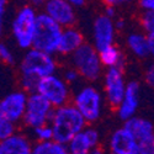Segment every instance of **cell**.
I'll list each match as a JSON object with an SVG mask.
<instances>
[{
    "instance_id": "6da1fadb",
    "label": "cell",
    "mask_w": 154,
    "mask_h": 154,
    "mask_svg": "<svg viewBox=\"0 0 154 154\" xmlns=\"http://www.w3.org/2000/svg\"><path fill=\"white\" fill-rule=\"evenodd\" d=\"M49 123L53 128L54 139L66 144L88 126L86 120L73 102L56 107Z\"/></svg>"
},
{
    "instance_id": "7a4b0ae2",
    "label": "cell",
    "mask_w": 154,
    "mask_h": 154,
    "mask_svg": "<svg viewBox=\"0 0 154 154\" xmlns=\"http://www.w3.org/2000/svg\"><path fill=\"white\" fill-rule=\"evenodd\" d=\"M73 104L76 106L88 123L96 122L102 115L105 95L93 84L80 85L73 95Z\"/></svg>"
},
{
    "instance_id": "3957f363",
    "label": "cell",
    "mask_w": 154,
    "mask_h": 154,
    "mask_svg": "<svg viewBox=\"0 0 154 154\" xmlns=\"http://www.w3.org/2000/svg\"><path fill=\"white\" fill-rule=\"evenodd\" d=\"M63 29L64 27L62 25H59L46 12L38 14L32 47L51 54L58 53Z\"/></svg>"
},
{
    "instance_id": "277c9868",
    "label": "cell",
    "mask_w": 154,
    "mask_h": 154,
    "mask_svg": "<svg viewBox=\"0 0 154 154\" xmlns=\"http://www.w3.org/2000/svg\"><path fill=\"white\" fill-rule=\"evenodd\" d=\"M37 16L38 14L33 6L25 5L17 10L11 21L12 38L21 49H30L33 46Z\"/></svg>"
},
{
    "instance_id": "5b68a950",
    "label": "cell",
    "mask_w": 154,
    "mask_h": 154,
    "mask_svg": "<svg viewBox=\"0 0 154 154\" xmlns=\"http://www.w3.org/2000/svg\"><path fill=\"white\" fill-rule=\"evenodd\" d=\"M70 63L79 70L82 78L86 82H96L102 74L100 53L94 45L83 43L74 53L70 54Z\"/></svg>"
},
{
    "instance_id": "8992f818",
    "label": "cell",
    "mask_w": 154,
    "mask_h": 154,
    "mask_svg": "<svg viewBox=\"0 0 154 154\" xmlns=\"http://www.w3.org/2000/svg\"><path fill=\"white\" fill-rule=\"evenodd\" d=\"M57 68L58 64L53 54L35 47L26 49V53L23 54L20 63L21 75H31L37 79L57 73Z\"/></svg>"
},
{
    "instance_id": "52a82bcc",
    "label": "cell",
    "mask_w": 154,
    "mask_h": 154,
    "mask_svg": "<svg viewBox=\"0 0 154 154\" xmlns=\"http://www.w3.org/2000/svg\"><path fill=\"white\" fill-rule=\"evenodd\" d=\"M36 91L43 95L54 107L68 104L72 99L70 84H68L66 79L57 73L41 78Z\"/></svg>"
},
{
    "instance_id": "ba28073f",
    "label": "cell",
    "mask_w": 154,
    "mask_h": 154,
    "mask_svg": "<svg viewBox=\"0 0 154 154\" xmlns=\"http://www.w3.org/2000/svg\"><path fill=\"white\" fill-rule=\"evenodd\" d=\"M54 109L56 107L40 93H30L22 123L30 130L41 125L49 123Z\"/></svg>"
},
{
    "instance_id": "9c48e42d",
    "label": "cell",
    "mask_w": 154,
    "mask_h": 154,
    "mask_svg": "<svg viewBox=\"0 0 154 154\" xmlns=\"http://www.w3.org/2000/svg\"><path fill=\"white\" fill-rule=\"evenodd\" d=\"M127 84L123 70L120 67H112L106 68V72L102 76V85H104V95L107 101V104L117 109V106L121 104V101L126 94Z\"/></svg>"
},
{
    "instance_id": "30bf717a",
    "label": "cell",
    "mask_w": 154,
    "mask_h": 154,
    "mask_svg": "<svg viewBox=\"0 0 154 154\" xmlns=\"http://www.w3.org/2000/svg\"><path fill=\"white\" fill-rule=\"evenodd\" d=\"M29 93L22 90H15L6 94L0 101V117L11 122H22L25 111L27 106Z\"/></svg>"
},
{
    "instance_id": "8fae6325",
    "label": "cell",
    "mask_w": 154,
    "mask_h": 154,
    "mask_svg": "<svg viewBox=\"0 0 154 154\" xmlns=\"http://www.w3.org/2000/svg\"><path fill=\"white\" fill-rule=\"evenodd\" d=\"M116 26L113 19L104 15H100L94 20L93 23V45L97 51L104 49L113 45Z\"/></svg>"
},
{
    "instance_id": "7c38bea8",
    "label": "cell",
    "mask_w": 154,
    "mask_h": 154,
    "mask_svg": "<svg viewBox=\"0 0 154 154\" xmlns=\"http://www.w3.org/2000/svg\"><path fill=\"white\" fill-rule=\"evenodd\" d=\"M109 150L112 154H139V142L123 126L110 136Z\"/></svg>"
},
{
    "instance_id": "4fadbf2b",
    "label": "cell",
    "mask_w": 154,
    "mask_h": 154,
    "mask_svg": "<svg viewBox=\"0 0 154 154\" xmlns=\"http://www.w3.org/2000/svg\"><path fill=\"white\" fill-rule=\"evenodd\" d=\"M100 133L96 128L86 126L84 130L76 133L67 144L72 154H90L94 148L99 147Z\"/></svg>"
},
{
    "instance_id": "5bb4252c",
    "label": "cell",
    "mask_w": 154,
    "mask_h": 154,
    "mask_svg": "<svg viewBox=\"0 0 154 154\" xmlns=\"http://www.w3.org/2000/svg\"><path fill=\"white\" fill-rule=\"evenodd\" d=\"M45 12L63 27L73 26L76 20L75 6L68 0H47L45 3Z\"/></svg>"
},
{
    "instance_id": "9a60e30c",
    "label": "cell",
    "mask_w": 154,
    "mask_h": 154,
    "mask_svg": "<svg viewBox=\"0 0 154 154\" xmlns=\"http://www.w3.org/2000/svg\"><path fill=\"white\" fill-rule=\"evenodd\" d=\"M140 102V86L137 82H130L127 84L126 94L117 106V115L119 117L125 122L131 117L136 116L137 110Z\"/></svg>"
},
{
    "instance_id": "2e32d148",
    "label": "cell",
    "mask_w": 154,
    "mask_h": 154,
    "mask_svg": "<svg viewBox=\"0 0 154 154\" xmlns=\"http://www.w3.org/2000/svg\"><path fill=\"white\" fill-rule=\"evenodd\" d=\"M32 148L30 138L17 132L0 140V154H30Z\"/></svg>"
},
{
    "instance_id": "e0dca14e",
    "label": "cell",
    "mask_w": 154,
    "mask_h": 154,
    "mask_svg": "<svg viewBox=\"0 0 154 154\" xmlns=\"http://www.w3.org/2000/svg\"><path fill=\"white\" fill-rule=\"evenodd\" d=\"M84 43L83 33L73 26L64 27L60 37L58 53L62 56H70Z\"/></svg>"
},
{
    "instance_id": "ac0fdd59",
    "label": "cell",
    "mask_w": 154,
    "mask_h": 154,
    "mask_svg": "<svg viewBox=\"0 0 154 154\" xmlns=\"http://www.w3.org/2000/svg\"><path fill=\"white\" fill-rule=\"evenodd\" d=\"M123 126L136 137V139L138 140V142L146 140L147 138H149L154 134L153 123L149 120L139 117V116H133L130 120L125 121Z\"/></svg>"
},
{
    "instance_id": "d6986e66",
    "label": "cell",
    "mask_w": 154,
    "mask_h": 154,
    "mask_svg": "<svg viewBox=\"0 0 154 154\" xmlns=\"http://www.w3.org/2000/svg\"><path fill=\"white\" fill-rule=\"evenodd\" d=\"M127 47L131 51V53L134 54L138 58H146L147 56H150L149 52V41L147 33L140 32H133L128 35L127 37Z\"/></svg>"
},
{
    "instance_id": "ffe728a7",
    "label": "cell",
    "mask_w": 154,
    "mask_h": 154,
    "mask_svg": "<svg viewBox=\"0 0 154 154\" xmlns=\"http://www.w3.org/2000/svg\"><path fill=\"white\" fill-rule=\"evenodd\" d=\"M100 59L102 66L105 68H112V67H120L122 68L125 64V58L122 51L115 45H111L104 49L99 51Z\"/></svg>"
},
{
    "instance_id": "44dd1931",
    "label": "cell",
    "mask_w": 154,
    "mask_h": 154,
    "mask_svg": "<svg viewBox=\"0 0 154 154\" xmlns=\"http://www.w3.org/2000/svg\"><path fill=\"white\" fill-rule=\"evenodd\" d=\"M33 154H67L69 153L68 146L62 143L57 139L43 140V142H36L32 148Z\"/></svg>"
},
{
    "instance_id": "7402d4cb",
    "label": "cell",
    "mask_w": 154,
    "mask_h": 154,
    "mask_svg": "<svg viewBox=\"0 0 154 154\" xmlns=\"http://www.w3.org/2000/svg\"><path fill=\"white\" fill-rule=\"evenodd\" d=\"M32 136L36 139V142H43V140H49L54 138V132L51 123L41 125L38 127L32 128Z\"/></svg>"
},
{
    "instance_id": "603a6c76",
    "label": "cell",
    "mask_w": 154,
    "mask_h": 154,
    "mask_svg": "<svg viewBox=\"0 0 154 154\" xmlns=\"http://www.w3.org/2000/svg\"><path fill=\"white\" fill-rule=\"evenodd\" d=\"M140 26L148 35L154 31V10H146L140 16Z\"/></svg>"
},
{
    "instance_id": "cb8c5ba5",
    "label": "cell",
    "mask_w": 154,
    "mask_h": 154,
    "mask_svg": "<svg viewBox=\"0 0 154 154\" xmlns=\"http://www.w3.org/2000/svg\"><path fill=\"white\" fill-rule=\"evenodd\" d=\"M15 122H11L6 119L0 117V140L10 137L15 133Z\"/></svg>"
},
{
    "instance_id": "d4e9b609",
    "label": "cell",
    "mask_w": 154,
    "mask_h": 154,
    "mask_svg": "<svg viewBox=\"0 0 154 154\" xmlns=\"http://www.w3.org/2000/svg\"><path fill=\"white\" fill-rule=\"evenodd\" d=\"M38 82H40V79H37V78L31 76V75H21V79H20L21 88L25 91H27L29 94L37 90Z\"/></svg>"
},
{
    "instance_id": "484cf974",
    "label": "cell",
    "mask_w": 154,
    "mask_h": 154,
    "mask_svg": "<svg viewBox=\"0 0 154 154\" xmlns=\"http://www.w3.org/2000/svg\"><path fill=\"white\" fill-rule=\"evenodd\" d=\"M63 78L66 79V82L68 83V84H70V85H73V84H76L79 80H80V78H82V75H80V73H79V70L76 69V68H74L73 66L70 67V68H67V69H64V72H63Z\"/></svg>"
},
{
    "instance_id": "4316f807",
    "label": "cell",
    "mask_w": 154,
    "mask_h": 154,
    "mask_svg": "<svg viewBox=\"0 0 154 154\" xmlns=\"http://www.w3.org/2000/svg\"><path fill=\"white\" fill-rule=\"evenodd\" d=\"M0 58H2V60L4 63L10 64V66L15 63V56H14V53H12V51L5 43H2V46H0Z\"/></svg>"
},
{
    "instance_id": "83f0119b",
    "label": "cell",
    "mask_w": 154,
    "mask_h": 154,
    "mask_svg": "<svg viewBox=\"0 0 154 154\" xmlns=\"http://www.w3.org/2000/svg\"><path fill=\"white\" fill-rule=\"evenodd\" d=\"M139 154H154V134L139 142Z\"/></svg>"
},
{
    "instance_id": "f1b7e54d",
    "label": "cell",
    "mask_w": 154,
    "mask_h": 154,
    "mask_svg": "<svg viewBox=\"0 0 154 154\" xmlns=\"http://www.w3.org/2000/svg\"><path fill=\"white\" fill-rule=\"evenodd\" d=\"M144 79L149 86L154 88V63L149 64L147 67L146 73H144Z\"/></svg>"
},
{
    "instance_id": "f546056e",
    "label": "cell",
    "mask_w": 154,
    "mask_h": 154,
    "mask_svg": "<svg viewBox=\"0 0 154 154\" xmlns=\"http://www.w3.org/2000/svg\"><path fill=\"white\" fill-rule=\"evenodd\" d=\"M139 5L143 11L146 10H154V0H140Z\"/></svg>"
},
{
    "instance_id": "4dcf8cb0",
    "label": "cell",
    "mask_w": 154,
    "mask_h": 154,
    "mask_svg": "<svg viewBox=\"0 0 154 154\" xmlns=\"http://www.w3.org/2000/svg\"><path fill=\"white\" fill-rule=\"evenodd\" d=\"M102 2H104V4H106V5L119 6V5H123V4L130 3L131 0H102Z\"/></svg>"
},
{
    "instance_id": "1f68e13d",
    "label": "cell",
    "mask_w": 154,
    "mask_h": 154,
    "mask_svg": "<svg viewBox=\"0 0 154 154\" xmlns=\"http://www.w3.org/2000/svg\"><path fill=\"white\" fill-rule=\"evenodd\" d=\"M148 41H149V52H150V56L154 58V31L148 33Z\"/></svg>"
},
{
    "instance_id": "d6a6232c",
    "label": "cell",
    "mask_w": 154,
    "mask_h": 154,
    "mask_svg": "<svg viewBox=\"0 0 154 154\" xmlns=\"http://www.w3.org/2000/svg\"><path fill=\"white\" fill-rule=\"evenodd\" d=\"M6 4H8V0H0V21L2 23L4 22V15H5V11H6Z\"/></svg>"
},
{
    "instance_id": "836d02e7",
    "label": "cell",
    "mask_w": 154,
    "mask_h": 154,
    "mask_svg": "<svg viewBox=\"0 0 154 154\" xmlns=\"http://www.w3.org/2000/svg\"><path fill=\"white\" fill-rule=\"evenodd\" d=\"M104 14L111 19L115 17V15H116V10H115V6H111V5H106V9H105V12Z\"/></svg>"
},
{
    "instance_id": "e575fe53",
    "label": "cell",
    "mask_w": 154,
    "mask_h": 154,
    "mask_svg": "<svg viewBox=\"0 0 154 154\" xmlns=\"http://www.w3.org/2000/svg\"><path fill=\"white\" fill-rule=\"evenodd\" d=\"M115 26H116V30H123L125 26H126L125 20H122V19L116 20V21H115Z\"/></svg>"
},
{
    "instance_id": "d590c367",
    "label": "cell",
    "mask_w": 154,
    "mask_h": 154,
    "mask_svg": "<svg viewBox=\"0 0 154 154\" xmlns=\"http://www.w3.org/2000/svg\"><path fill=\"white\" fill-rule=\"evenodd\" d=\"M68 2L70 4H73L75 8H79V6H83L84 3H85V0H68Z\"/></svg>"
},
{
    "instance_id": "8d00e7d4",
    "label": "cell",
    "mask_w": 154,
    "mask_h": 154,
    "mask_svg": "<svg viewBox=\"0 0 154 154\" xmlns=\"http://www.w3.org/2000/svg\"><path fill=\"white\" fill-rule=\"evenodd\" d=\"M27 2L31 4H45L47 0H27Z\"/></svg>"
},
{
    "instance_id": "74e56055",
    "label": "cell",
    "mask_w": 154,
    "mask_h": 154,
    "mask_svg": "<svg viewBox=\"0 0 154 154\" xmlns=\"http://www.w3.org/2000/svg\"><path fill=\"white\" fill-rule=\"evenodd\" d=\"M93 154H100V153H102V150H100L99 149V147H96V148H94L93 149V152H91Z\"/></svg>"
}]
</instances>
